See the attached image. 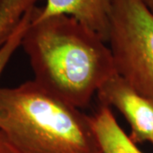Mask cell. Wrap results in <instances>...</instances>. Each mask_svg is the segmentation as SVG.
Returning a JSON list of instances; mask_svg holds the SVG:
<instances>
[{"mask_svg": "<svg viewBox=\"0 0 153 153\" xmlns=\"http://www.w3.org/2000/svg\"><path fill=\"white\" fill-rule=\"evenodd\" d=\"M21 46L33 81L78 109L86 107L101 85L117 73L108 44L68 16L39 20L33 10Z\"/></svg>", "mask_w": 153, "mask_h": 153, "instance_id": "6da1fadb", "label": "cell"}, {"mask_svg": "<svg viewBox=\"0 0 153 153\" xmlns=\"http://www.w3.org/2000/svg\"><path fill=\"white\" fill-rule=\"evenodd\" d=\"M0 130L18 153H101L89 116L33 80L0 88Z\"/></svg>", "mask_w": 153, "mask_h": 153, "instance_id": "7a4b0ae2", "label": "cell"}, {"mask_svg": "<svg viewBox=\"0 0 153 153\" xmlns=\"http://www.w3.org/2000/svg\"><path fill=\"white\" fill-rule=\"evenodd\" d=\"M107 44L117 72L153 103V13L143 0H112Z\"/></svg>", "mask_w": 153, "mask_h": 153, "instance_id": "3957f363", "label": "cell"}, {"mask_svg": "<svg viewBox=\"0 0 153 153\" xmlns=\"http://www.w3.org/2000/svg\"><path fill=\"white\" fill-rule=\"evenodd\" d=\"M100 105L115 107L130 126V139L136 145L153 136V103L135 91L118 74L110 77L97 91Z\"/></svg>", "mask_w": 153, "mask_h": 153, "instance_id": "277c9868", "label": "cell"}, {"mask_svg": "<svg viewBox=\"0 0 153 153\" xmlns=\"http://www.w3.org/2000/svg\"><path fill=\"white\" fill-rule=\"evenodd\" d=\"M111 3L112 0H46L44 7L34 8L33 14L39 20L60 15L73 17L107 43Z\"/></svg>", "mask_w": 153, "mask_h": 153, "instance_id": "5b68a950", "label": "cell"}, {"mask_svg": "<svg viewBox=\"0 0 153 153\" xmlns=\"http://www.w3.org/2000/svg\"><path fill=\"white\" fill-rule=\"evenodd\" d=\"M89 120L101 153H144L121 128L110 107L100 105Z\"/></svg>", "mask_w": 153, "mask_h": 153, "instance_id": "8992f818", "label": "cell"}, {"mask_svg": "<svg viewBox=\"0 0 153 153\" xmlns=\"http://www.w3.org/2000/svg\"><path fill=\"white\" fill-rule=\"evenodd\" d=\"M40 0H0V46L10 38L22 18Z\"/></svg>", "mask_w": 153, "mask_h": 153, "instance_id": "52a82bcc", "label": "cell"}, {"mask_svg": "<svg viewBox=\"0 0 153 153\" xmlns=\"http://www.w3.org/2000/svg\"><path fill=\"white\" fill-rule=\"evenodd\" d=\"M33 9L25 15L10 38L0 46V78L11 57L15 54L16 49L22 45L23 36L31 22Z\"/></svg>", "mask_w": 153, "mask_h": 153, "instance_id": "ba28073f", "label": "cell"}, {"mask_svg": "<svg viewBox=\"0 0 153 153\" xmlns=\"http://www.w3.org/2000/svg\"><path fill=\"white\" fill-rule=\"evenodd\" d=\"M0 153H18L6 135L0 130Z\"/></svg>", "mask_w": 153, "mask_h": 153, "instance_id": "9c48e42d", "label": "cell"}, {"mask_svg": "<svg viewBox=\"0 0 153 153\" xmlns=\"http://www.w3.org/2000/svg\"><path fill=\"white\" fill-rule=\"evenodd\" d=\"M143 1L149 8V10L153 13V0H143Z\"/></svg>", "mask_w": 153, "mask_h": 153, "instance_id": "30bf717a", "label": "cell"}, {"mask_svg": "<svg viewBox=\"0 0 153 153\" xmlns=\"http://www.w3.org/2000/svg\"><path fill=\"white\" fill-rule=\"evenodd\" d=\"M150 142H152L153 144V136H152V140H151V141H150Z\"/></svg>", "mask_w": 153, "mask_h": 153, "instance_id": "8fae6325", "label": "cell"}]
</instances>
